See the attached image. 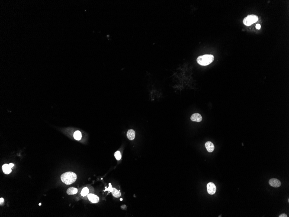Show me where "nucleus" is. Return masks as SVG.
I'll use <instances>...</instances> for the list:
<instances>
[{
	"label": "nucleus",
	"mask_w": 289,
	"mask_h": 217,
	"mask_svg": "<svg viewBox=\"0 0 289 217\" xmlns=\"http://www.w3.org/2000/svg\"><path fill=\"white\" fill-rule=\"evenodd\" d=\"M61 179L65 184L69 185L75 182L77 175L73 172H68L62 174L61 176Z\"/></svg>",
	"instance_id": "1"
},
{
	"label": "nucleus",
	"mask_w": 289,
	"mask_h": 217,
	"mask_svg": "<svg viewBox=\"0 0 289 217\" xmlns=\"http://www.w3.org/2000/svg\"><path fill=\"white\" fill-rule=\"evenodd\" d=\"M214 59L213 55L210 54L204 55L199 56L196 61L198 64L202 66H206L211 64Z\"/></svg>",
	"instance_id": "2"
},
{
	"label": "nucleus",
	"mask_w": 289,
	"mask_h": 217,
	"mask_svg": "<svg viewBox=\"0 0 289 217\" xmlns=\"http://www.w3.org/2000/svg\"><path fill=\"white\" fill-rule=\"evenodd\" d=\"M258 20V17L255 15H249L246 18H244L243 20V23L244 25L247 26L252 25V24L255 23Z\"/></svg>",
	"instance_id": "3"
},
{
	"label": "nucleus",
	"mask_w": 289,
	"mask_h": 217,
	"mask_svg": "<svg viewBox=\"0 0 289 217\" xmlns=\"http://www.w3.org/2000/svg\"><path fill=\"white\" fill-rule=\"evenodd\" d=\"M207 190L208 193L210 195H214L216 191V187L215 185L213 182H210L207 185Z\"/></svg>",
	"instance_id": "4"
},
{
	"label": "nucleus",
	"mask_w": 289,
	"mask_h": 217,
	"mask_svg": "<svg viewBox=\"0 0 289 217\" xmlns=\"http://www.w3.org/2000/svg\"><path fill=\"white\" fill-rule=\"evenodd\" d=\"M109 191L111 192L113 196L116 198H119L121 196V193L120 191H118L115 188H112L111 183H109V187L106 189L105 191Z\"/></svg>",
	"instance_id": "5"
},
{
	"label": "nucleus",
	"mask_w": 289,
	"mask_h": 217,
	"mask_svg": "<svg viewBox=\"0 0 289 217\" xmlns=\"http://www.w3.org/2000/svg\"><path fill=\"white\" fill-rule=\"evenodd\" d=\"M269 185L275 188H278L280 186L281 183L280 181L277 178H271L269 181Z\"/></svg>",
	"instance_id": "6"
},
{
	"label": "nucleus",
	"mask_w": 289,
	"mask_h": 217,
	"mask_svg": "<svg viewBox=\"0 0 289 217\" xmlns=\"http://www.w3.org/2000/svg\"><path fill=\"white\" fill-rule=\"evenodd\" d=\"M191 120L195 122H201L202 120V117L201 115L199 113H195L192 115L190 118Z\"/></svg>",
	"instance_id": "7"
},
{
	"label": "nucleus",
	"mask_w": 289,
	"mask_h": 217,
	"mask_svg": "<svg viewBox=\"0 0 289 217\" xmlns=\"http://www.w3.org/2000/svg\"><path fill=\"white\" fill-rule=\"evenodd\" d=\"M90 201L93 203H97L99 201V198L97 196L93 194H88L87 196Z\"/></svg>",
	"instance_id": "8"
},
{
	"label": "nucleus",
	"mask_w": 289,
	"mask_h": 217,
	"mask_svg": "<svg viewBox=\"0 0 289 217\" xmlns=\"http://www.w3.org/2000/svg\"><path fill=\"white\" fill-rule=\"evenodd\" d=\"M205 147H206V149H207L208 152H209L210 153H211L212 152H213L215 149L214 144L210 141H208L206 142V144H205Z\"/></svg>",
	"instance_id": "9"
},
{
	"label": "nucleus",
	"mask_w": 289,
	"mask_h": 217,
	"mask_svg": "<svg viewBox=\"0 0 289 217\" xmlns=\"http://www.w3.org/2000/svg\"><path fill=\"white\" fill-rule=\"evenodd\" d=\"M135 135H136V133L134 131V130H129L128 132L127 133V138L130 140H134L135 138Z\"/></svg>",
	"instance_id": "10"
},
{
	"label": "nucleus",
	"mask_w": 289,
	"mask_h": 217,
	"mask_svg": "<svg viewBox=\"0 0 289 217\" xmlns=\"http://www.w3.org/2000/svg\"><path fill=\"white\" fill-rule=\"evenodd\" d=\"M2 169L4 173L6 174H9L11 172V168L10 167L9 164H4L2 166Z\"/></svg>",
	"instance_id": "11"
},
{
	"label": "nucleus",
	"mask_w": 289,
	"mask_h": 217,
	"mask_svg": "<svg viewBox=\"0 0 289 217\" xmlns=\"http://www.w3.org/2000/svg\"><path fill=\"white\" fill-rule=\"evenodd\" d=\"M78 192L77 188L74 187H71L67 190V193L69 195H72L76 194Z\"/></svg>",
	"instance_id": "12"
},
{
	"label": "nucleus",
	"mask_w": 289,
	"mask_h": 217,
	"mask_svg": "<svg viewBox=\"0 0 289 217\" xmlns=\"http://www.w3.org/2000/svg\"><path fill=\"white\" fill-rule=\"evenodd\" d=\"M82 137V134L78 130L74 133V138L75 140H79L81 139Z\"/></svg>",
	"instance_id": "13"
},
{
	"label": "nucleus",
	"mask_w": 289,
	"mask_h": 217,
	"mask_svg": "<svg viewBox=\"0 0 289 217\" xmlns=\"http://www.w3.org/2000/svg\"><path fill=\"white\" fill-rule=\"evenodd\" d=\"M88 192H89V190H88V188L86 187V188H84L83 189H82L81 194L82 196H86L87 195V194H88Z\"/></svg>",
	"instance_id": "14"
},
{
	"label": "nucleus",
	"mask_w": 289,
	"mask_h": 217,
	"mask_svg": "<svg viewBox=\"0 0 289 217\" xmlns=\"http://www.w3.org/2000/svg\"><path fill=\"white\" fill-rule=\"evenodd\" d=\"M114 156L117 160H120L121 158V155L120 151H116L114 154Z\"/></svg>",
	"instance_id": "15"
},
{
	"label": "nucleus",
	"mask_w": 289,
	"mask_h": 217,
	"mask_svg": "<svg viewBox=\"0 0 289 217\" xmlns=\"http://www.w3.org/2000/svg\"><path fill=\"white\" fill-rule=\"evenodd\" d=\"M256 29H260L261 28V26L260 24H257L256 25Z\"/></svg>",
	"instance_id": "16"
},
{
	"label": "nucleus",
	"mask_w": 289,
	"mask_h": 217,
	"mask_svg": "<svg viewBox=\"0 0 289 217\" xmlns=\"http://www.w3.org/2000/svg\"><path fill=\"white\" fill-rule=\"evenodd\" d=\"M287 216L286 214L283 213L282 214L280 215H279V217H287Z\"/></svg>",
	"instance_id": "17"
},
{
	"label": "nucleus",
	"mask_w": 289,
	"mask_h": 217,
	"mask_svg": "<svg viewBox=\"0 0 289 217\" xmlns=\"http://www.w3.org/2000/svg\"><path fill=\"white\" fill-rule=\"evenodd\" d=\"M4 200L3 198H0V203L1 205L2 204V203L4 202Z\"/></svg>",
	"instance_id": "18"
},
{
	"label": "nucleus",
	"mask_w": 289,
	"mask_h": 217,
	"mask_svg": "<svg viewBox=\"0 0 289 217\" xmlns=\"http://www.w3.org/2000/svg\"><path fill=\"white\" fill-rule=\"evenodd\" d=\"M9 166H10V167L11 168L13 167H14V164H13V163H10V164H9Z\"/></svg>",
	"instance_id": "19"
},
{
	"label": "nucleus",
	"mask_w": 289,
	"mask_h": 217,
	"mask_svg": "<svg viewBox=\"0 0 289 217\" xmlns=\"http://www.w3.org/2000/svg\"><path fill=\"white\" fill-rule=\"evenodd\" d=\"M41 203H39V206H41Z\"/></svg>",
	"instance_id": "20"
},
{
	"label": "nucleus",
	"mask_w": 289,
	"mask_h": 217,
	"mask_svg": "<svg viewBox=\"0 0 289 217\" xmlns=\"http://www.w3.org/2000/svg\"><path fill=\"white\" fill-rule=\"evenodd\" d=\"M120 200H121V201H122V198H121V199Z\"/></svg>",
	"instance_id": "21"
}]
</instances>
